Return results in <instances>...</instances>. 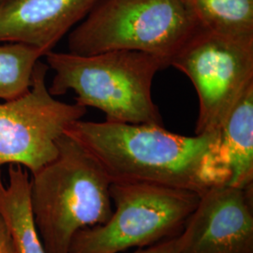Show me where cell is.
Listing matches in <instances>:
<instances>
[{"label": "cell", "instance_id": "1", "mask_svg": "<svg viewBox=\"0 0 253 253\" xmlns=\"http://www.w3.org/2000/svg\"><path fill=\"white\" fill-rule=\"evenodd\" d=\"M102 167L111 183H148L198 194L226 185L217 151V130L175 134L163 126L92 122L65 130Z\"/></svg>", "mask_w": 253, "mask_h": 253}, {"label": "cell", "instance_id": "2", "mask_svg": "<svg viewBox=\"0 0 253 253\" xmlns=\"http://www.w3.org/2000/svg\"><path fill=\"white\" fill-rule=\"evenodd\" d=\"M58 153L30 178V207L46 253H69L74 235L113 214L111 181L83 145L63 133Z\"/></svg>", "mask_w": 253, "mask_h": 253}, {"label": "cell", "instance_id": "3", "mask_svg": "<svg viewBox=\"0 0 253 253\" xmlns=\"http://www.w3.org/2000/svg\"><path fill=\"white\" fill-rule=\"evenodd\" d=\"M44 56L54 72L48 87L53 97L73 90L77 104L102 111L107 122L163 126L152 99L154 77L168 67L162 58L128 50L91 55L50 51Z\"/></svg>", "mask_w": 253, "mask_h": 253}, {"label": "cell", "instance_id": "4", "mask_svg": "<svg viewBox=\"0 0 253 253\" xmlns=\"http://www.w3.org/2000/svg\"><path fill=\"white\" fill-rule=\"evenodd\" d=\"M197 28L185 0H99L70 32L68 48L79 55L138 51L170 66Z\"/></svg>", "mask_w": 253, "mask_h": 253}, {"label": "cell", "instance_id": "5", "mask_svg": "<svg viewBox=\"0 0 253 253\" xmlns=\"http://www.w3.org/2000/svg\"><path fill=\"white\" fill-rule=\"evenodd\" d=\"M115 210L101 225L78 231L69 253H118L180 235L200 194L148 183H111Z\"/></svg>", "mask_w": 253, "mask_h": 253}, {"label": "cell", "instance_id": "6", "mask_svg": "<svg viewBox=\"0 0 253 253\" xmlns=\"http://www.w3.org/2000/svg\"><path fill=\"white\" fill-rule=\"evenodd\" d=\"M170 66L186 74L197 93L195 134L213 132L253 84V39L198 27L172 56Z\"/></svg>", "mask_w": 253, "mask_h": 253}, {"label": "cell", "instance_id": "7", "mask_svg": "<svg viewBox=\"0 0 253 253\" xmlns=\"http://www.w3.org/2000/svg\"><path fill=\"white\" fill-rule=\"evenodd\" d=\"M48 65L38 61L26 95L0 102V170L16 164L34 173L58 153L56 141L86 107L55 100L46 85Z\"/></svg>", "mask_w": 253, "mask_h": 253}, {"label": "cell", "instance_id": "8", "mask_svg": "<svg viewBox=\"0 0 253 253\" xmlns=\"http://www.w3.org/2000/svg\"><path fill=\"white\" fill-rule=\"evenodd\" d=\"M180 253H253V186H216L200 195Z\"/></svg>", "mask_w": 253, "mask_h": 253}, {"label": "cell", "instance_id": "9", "mask_svg": "<svg viewBox=\"0 0 253 253\" xmlns=\"http://www.w3.org/2000/svg\"><path fill=\"white\" fill-rule=\"evenodd\" d=\"M99 0H8L0 6V42H22L45 55Z\"/></svg>", "mask_w": 253, "mask_h": 253}, {"label": "cell", "instance_id": "10", "mask_svg": "<svg viewBox=\"0 0 253 253\" xmlns=\"http://www.w3.org/2000/svg\"><path fill=\"white\" fill-rule=\"evenodd\" d=\"M217 151L226 186H253V84L217 127Z\"/></svg>", "mask_w": 253, "mask_h": 253}, {"label": "cell", "instance_id": "11", "mask_svg": "<svg viewBox=\"0 0 253 253\" xmlns=\"http://www.w3.org/2000/svg\"><path fill=\"white\" fill-rule=\"evenodd\" d=\"M0 215L9 228L17 253H46L32 217L29 172L21 165H9L8 182L3 180L0 171Z\"/></svg>", "mask_w": 253, "mask_h": 253}, {"label": "cell", "instance_id": "12", "mask_svg": "<svg viewBox=\"0 0 253 253\" xmlns=\"http://www.w3.org/2000/svg\"><path fill=\"white\" fill-rule=\"evenodd\" d=\"M197 26L220 35L253 39V0H185Z\"/></svg>", "mask_w": 253, "mask_h": 253}, {"label": "cell", "instance_id": "13", "mask_svg": "<svg viewBox=\"0 0 253 253\" xmlns=\"http://www.w3.org/2000/svg\"><path fill=\"white\" fill-rule=\"evenodd\" d=\"M43 53L22 42L0 45V100L26 95L32 84L34 68Z\"/></svg>", "mask_w": 253, "mask_h": 253}, {"label": "cell", "instance_id": "14", "mask_svg": "<svg viewBox=\"0 0 253 253\" xmlns=\"http://www.w3.org/2000/svg\"><path fill=\"white\" fill-rule=\"evenodd\" d=\"M183 246V236L180 235L164 239L161 242L151 245L148 248L134 253H180Z\"/></svg>", "mask_w": 253, "mask_h": 253}, {"label": "cell", "instance_id": "15", "mask_svg": "<svg viewBox=\"0 0 253 253\" xmlns=\"http://www.w3.org/2000/svg\"><path fill=\"white\" fill-rule=\"evenodd\" d=\"M0 253H18L9 228L0 215Z\"/></svg>", "mask_w": 253, "mask_h": 253}, {"label": "cell", "instance_id": "16", "mask_svg": "<svg viewBox=\"0 0 253 253\" xmlns=\"http://www.w3.org/2000/svg\"><path fill=\"white\" fill-rule=\"evenodd\" d=\"M7 1H8V0H0V6L3 5V4H4L5 2H7Z\"/></svg>", "mask_w": 253, "mask_h": 253}]
</instances>
